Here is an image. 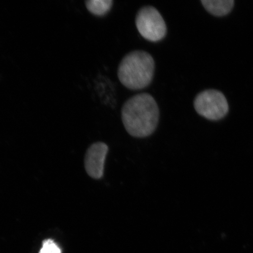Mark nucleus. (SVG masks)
Returning <instances> with one entry per match:
<instances>
[{
	"instance_id": "nucleus-1",
	"label": "nucleus",
	"mask_w": 253,
	"mask_h": 253,
	"mask_svg": "<svg viewBox=\"0 0 253 253\" xmlns=\"http://www.w3.org/2000/svg\"><path fill=\"white\" fill-rule=\"evenodd\" d=\"M160 110L154 98L148 93L132 96L123 105L122 119L128 133L136 138H144L156 131Z\"/></svg>"
},
{
	"instance_id": "nucleus-2",
	"label": "nucleus",
	"mask_w": 253,
	"mask_h": 253,
	"mask_svg": "<svg viewBox=\"0 0 253 253\" xmlns=\"http://www.w3.org/2000/svg\"><path fill=\"white\" fill-rule=\"evenodd\" d=\"M155 62L149 53L134 50L126 54L120 62L118 78L123 85L138 90L149 86L154 75Z\"/></svg>"
},
{
	"instance_id": "nucleus-3",
	"label": "nucleus",
	"mask_w": 253,
	"mask_h": 253,
	"mask_svg": "<svg viewBox=\"0 0 253 253\" xmlns=\"http://www.w3.org/2000/svg\"><path fill=\"white\" fill-rule=\"evenodd\" d=\"M135 25L141 36L151 42H158L166 36V22L153 6H145L140 9L136 15Z\"/></svg>"
},
{
	"instance_id": "nucleus-4",
	"label": "nucleus",
	"mask_w": 253,
	"mask_h": 253,
	"mask_svg": "<svg viewBox=\"0 0 253 253\" xmlns=\"http://www.w3.org/2000/svg\"><path fill=\"white\" fill-rule=\"evenodd\" d=\"M194 105L199 115L210 120H218L228 113V103L222 93L216 90L202 91L195 97Z\"/></svg>"
},
{
	"instance_id": "nucleus-5",
	"label": "nucleus",
	"mask_w": 253,
	"mask_h": 253,
	"mask_svg": "<svg viewBox=\"0 0 253 253\" xmlns=\"http://www.w3.org/2000/svg\"><path fill=\"white\" fill-rule=\"evenodd\" d=\"M109 147L102 142H97L88 148L85 156L84 166L86 172L91 178H102L104 166Z\"/></svg>"
},
{
	"instance_id": "nucleus-6",
	"label": "nucleus",
	"mask_w": 253,
	"mask_h": 253,
	"mask_svg": "<svg viewBox=\"0 0 253 253\" xmlns=\"http://www.w3.org/2000/svg\"><path fill=\"white\" fill-rule=\"evenodd\" d=\"M202 5L210 13L220 17L229 14L233 6V0H202Z\"/></svg>"
},
{
	"instance_id": "nucleus-7",
	"label": "nucleus",
	"mask_w": 253,
	"mask_h": 253,
	"mask_svg": "<svg viewBox=\"0 0 253 253\" xmlns=\"http://www.w3.org/2000/svg\"><path fill=\"white\" fill-rule=\"evenodd\" d=\"M86 7L91 14L97 16H103L108 13L112 8V0H89L85 2Z\"/></svg>"
},
{
	"instance_id": "nucleus-8",
	"label": "nucleus",
	"mask_w": 253,
	"mask_h": 253,
	"mask_svg": "<svg viewBox=\"0 0 253 253\" xmlns=\"http://www.w3.org/2000/svg\"><path fill=\"white\" fill-rule=\"evenodd\" d=\"M40 253H61V250L53 240L47 239L43 242Z\"/></svg>"
}]
</instances>
